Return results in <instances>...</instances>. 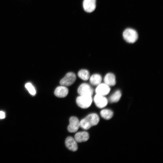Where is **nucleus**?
Segmentation results:
<instances>
[{"instance_id": "1", "label": "nucleus", "mask_w": 163, "mask_h": 163, "mask_svg": "<svg viewBox=\"0 0 163 163\" xmlns=\"http://www.w3.org/2000/svg\"><path fill=\"white\" fill-rule=\"evenodd\" d=\"M99 121L98 115L95 113L90 114L80 121V127L87 130L91 127L97 125Z\"/></svg>"}, {"instance_id": "2", "label": "nucleus", "mask_w": 163, "mask_h": 163, "mask_svg": "<svg viewBox=\"0 0 163 163\" xmlns=\"http://www.w3.org/2000/svg\"><path fill=\"white\" fill-rule=\"evenodd\" d=\"M123 37L127 42L133 43L135 42L138 38V34L135 30L131 28L126 29L123 32Z\"/></svg>"}, {"instance_id": "3", "label": "nucleus", "mask_w": 163, "mask_h": 163, "mask_svg": "<svg viewBox=\"0 0 163 163\" xmlns=\"http://www.w3.org/2000/svg\"><path fill=\"white\" fill-rule=\"evenodd\" d=\"M92 101L91 96L80 95L77 97L76 102L79 107L85 109L91 106Z\"/></svg>"}, {"instance_id": "4", "label": "nucleus", "mask_w": 163, "mask_h": 163, "mask_svg": "<svg viewBox=\"0 0 163 163\" xmlns=\"http://www.w3.org/2000/svg\"><path fill=\"white\" fill-rule=\"evenodd\" d=\"M76 79V76L75 74L72 72H69L61 79L60 84L61 85L66 87L70 86L74 83Z\"/></svg>"}, {"instance_id": "5", "label": "nucleus", "mask_w": 163, "mask_h": 163, "mask_svg": "<svg viewBox=\"0 0 163 163\" xmlns=\"http://www.w3.org/2000/svg\"><path fill=\"white\" fill-rule=\"evenodd\" d=\"M77 91L80 95L92 96L93 93V90L88 84L84 83L79 86Z\"/></svg>"}, {"instance_id": "6", "label": "nucleus", "mask_w": 163, "mask_h": 163, "mask_svg": "<svg viewBox=\"0 0 163 163\" xmlns=\"http://www.w3.org/2000/svg\"><path fill=\"white\" fill-rule=\"evenodd\" d=\"M69 124L67 127L68 131L70 133L76 132L80 127V121L75 117H71L69 120Z\"/></svg>"}, {"instance_id": "7", "label": "nucleus", "mask_w": 163, "mask_h": 163, "mask_svg": "<svg viewBox=\"0 0 163 163\" xmlns=\"http://www.w3.org/2000/svg\"><path fill=\"white\" fill-rule=\"evenodd\" d=\"M94 101L96 105L99 108L104 107L108 103V100L104 96L97 94L94 97Z\"/></svg>"}, {"instance_id": "8", "label": "nucleus", "mask_w": 163, "mask_h": 163, "mask_svg": "<svg viewBox=\"0 0 163 163\" xmlns=\"http://www.w3.org/2000/svg\"><path fill=\"white\" fill-rule=\"evenodd\" d=\"M83 5L84 9L85 11L91 12L96 8V0H84Z\"/></svg>"}, {"instance_id": "9", "label": "nucleus", "mask_w": 163, "mask_h": 163, "mask_svg": "<svg viewBox=\"0 0 163 163\" xmlns=\"http://www.w3.org/2000/svg\"><path fill=\"white\" fill-rule=\"evenodd\" d=\"M110 91V86L104 83H101L97 86L95 92L96 94L105 96L109 94Z\"/></svg>"}, {"instance_id": "10", "label": "nucleus", "mask_w": 163, "mask_h": 163, "mask_svg": "<svg viewBox=\"0 0 163 163\" xmlns=\"http://www.w3.org/2000/svg\"><path fill=\"white\" fill-rule=\"evenodd\" d=\"M66 147L72 151H76L78 149L77 142L72 137L69 136L67 138L65 142Z\"/></svg>"}, {"instance_id": "11", "label": "nucleus", "mask_w": 163, "mask_h": 163, "mask_svg": "<svg viewBox=\"0 0 163 163\" xmlns=\"http://www.w3.org/2000/svg\"><path fill=\"white\" fill-rule=\"evenodd\" d=\"M68 92L67 88L66 86L62 85L56 88L54 91V94L57 97L62 98L66 97Z\"/></svg>"}, {"instance_id": "12", "label": "nucleus", "mask_w": 163, "mask_h": 163, "mask_svg": "<svg viewBox=\"0 0 163 163\" xmlns=\"http://www.w3.org/2000/svg\"><path fill=\"white\" fill-rule=\"evenodd\" d=\"M89 138L88 133L86 131L79 132L75 135L74 139L77 142H81L87 141Z\"/></svg>"}, {"instance_id": "13", "label": "nucleus", "mask_w": 163, "mask_h": 163, "mask_svg": "<svg viewBox=\"0 0 163 163\" xmlns=\"http://www.w3.org/2000/svg\"><path fill=\"white\" fill-rule=\"evenodd\" d=\"M104 83L108 86H113L116 84V78L115 75L113 73H107L104 78Z\"/></svg>"}, {"instance_id": "14", "label": "nucleus", "mask_w": 163, "mask_h": 163, "mask_svg": "<svg viewBox=\"0 0 163 163\" xmlns=\"http://www.w3.org/2000/svg\"><path fill=\"white\" fill-rule=\"evenodd\" d=\"M102 77L100 75L98 74H94L92 75L90 78V82L93 85L97 86L102 81Z\"/></svg>"}, {"instance_id": "15", "label": "nucleus", "mask_w": 163, "mask_h": 163, "mask_svg": "<svg viewBox=\"0 0 163 163\" xmlns=\"http://www.w3.org/2000/svg\"><path fill=\"white\" fill-rule=\"evenodd\" d=\"M100 114L103 118L107 120L112 118L113 114L111 110L108 109H104L101 111Z\"/></svg>"}, {"instance_id": "16", "label": "nucleus", "mask_w": 163, "mask_h": 163, "mask_svg": "<svg viewBox=\"0 0 163 163\" xmlns=\"http://www.w3.org/2000/svg\"><path fill=\"white\" fill-rule=\"evenodd\" d=\"M121 96V94L120 91L119 90H117L110 96L109 100L111 103L117 102L119 100Z\"/></svg>"}, {"instance_id": "17", "label": "nucleus", "mask_w": 163, "mask_h": 163, "mask_svg": "<svg viewBox=\"0 0 163 163\" xmlns=\"http://www.w3.org/2000/svg\"><path fill=\"white\" fill-rule=\"evenodd\" d=\"M78 75L80 78L84 81L88 80L90 77L89 72L84 69L80 70L78 72Z\"/></svg>"}, {"instance_id": "18", "label": "nucleus", "mask_w": 163, "mask_h": 163, "mask_svg": "<svg viewBox=\"0 0 163 163\" xmlns=\"http://www.w3.org/2000/svg\"><path fill=\"white\" fill-rule=\"evenodd\" d=\"M25 87L32 95H35L36 93L35 89L32 84L30 83H27L25 85Z\"/></svg>"}, {"instance_id": "19", "label": "nucleus", "mask_w": 163, "mask_h": 163, "mask_svg": "<svg viewBox=\"0 0 163 163\" xmlns=\"http://www.w3.org/2000/svg\"><path fill=\"white\" fill-rule=\"evenodd\" d=\"M5 117V114L4 112L0 111V119H3Z\"/></svg>"}]
</instances>
